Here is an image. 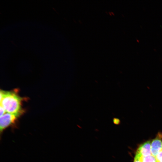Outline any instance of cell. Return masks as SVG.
<instances>
[{
	"label": "cell",
	"mask_w": 162,
	"mask_h": 162,
	"mask_svg": "<svg viewBox=\"0 0 162 162\" xmlns=\"http://www.w3.org/2000/svg\"><path fill=\"white\" fill-rule=\"evenodd\" d=\"M0 106L7 113L19 116L22 113V98L14 91H0Z\"/></svg>",
	"instance_id": "cell-1"
},
{
	"label": "cell",
	"mask_w": 162,
	"mask_h": 162,
	"mask_svg": "<svg viewBox=\"0 0 162 162\" xmlns=\"http://www.w3.org/2000/svg\"><path fill=\"white\" fill-rule=\"evenodd\" d=\"M19 116L14 114L5 113L0 117V130L1 133L6 128L14 123Z\"/></svg>",
	"instance_id": "cell-2"
},
{
	"label": "cell",
	"mask_w": 162,
	"mask_h": 162,
	"mask_svg": "<svg viewBox=\"0 0 162 162\" xmlns=\"http://www.w3.org/2000/svg\"><path fill=\"white\" fill-rule=\"evenodd\" d=\"M162 150V133L158 132L151 142L152 155L155 157Z\"/></svg>",
	"instance_id": "cell-3"
},
{
	"label": "cell",
	"mask_w": 162,
	"mask_h": 162,
	"mask_svg": "<svg viewBox=\"0 0 162 162\" xmlns=\"http://www.w3.org/2000/svg\"><path fill=\"white\" fill-rule=\"evenodd\" d=\"M151 142L148 140L140 145L136 152L143 157L151 155Z\"/></svg>",
	"instance_id": "cell-4"
},
{
	"label": "cell",
	"mask_w": 162,
	"mask_h": 162,
	"mask_svg": "<svg viewBox=\"0 0 162 162\" xmlns=\"http://www.w3.org/2000/svg\"><path fill=\"white\" fill-rule=\"evenodd\" d=\"M140 160L141 162H157L155 157L152 155L146 157L142 156Z\"/></svg>",
	"instance_id": "cell-5"
},
{
	"label": "cell",
	"mask_w": 162,
	"mask_h": 162,
	"mask_svg": "<svg viewBox=\"0 0 162 162\" xmlns=\"http://www.w3.org/2000/svg\"><path fill=\"white\" fill-rule=\"evenodd\" d=\"M155 157L157 162H162V150L159 152Z\"/></svg>",
	"instance_id": "cell-6"
},
{
	"label": "cell",
	"mask_w": 162,
	"mask_h": 162,
	"mask_svg": "<svg viewBox=\"0 0 162 162\" xmlns=\"http://www.w3.org/2000/svg\"><path fill=\"white\" fill-rule=\"evenodd\" d=\"M0 117H1L5 113V111L4 109L1 106H0Z\"/></svg>",
	"instance_id": "cell-7"
},
{
	"label": "cell",
	"mask_w": 162,
	"mask_h": 162,
	"mask_svg": "<svg viewBox=\"0 0 162 162\" xmlns=\"http://www.w3.org/2000/svg\"><path fill=\"white\" fill-rule=\"evenodd\" d=\"M113 122L115 124H118L120 123V120L116 118H114L113 119Z\"/></svg>",
	"instance_id": "cell-8"
}]
</instances>
